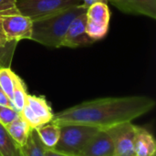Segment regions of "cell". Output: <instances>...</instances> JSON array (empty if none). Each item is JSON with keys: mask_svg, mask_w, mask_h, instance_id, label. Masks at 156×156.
Here are the masks:
<instances>
[{"mask_svg": "<svg viewBox=\"0 0 156 156\" xmlns=\"http://www.w3.org/2000/svg\"><path fill=\"white\" fill-rule=\"evenodd\" d=\"M155 101L148 96L105 97L83 101L54 113L51 122L58 125H86L107 131L117 125L133 122L150 112Z\"/></svg>", "mask_w": 156, "mask_h": 156, "instance_id": "1", "label": "cell"}, {"mask_svg": "<svg viewBox=\"0 0 156 156\" xmlns=\"http://www.w3.org/2000/svg\"><path fill=\"white\" fill-rule=\"evenodd\" d=\"M87 8L84 4L74 5L33 21L30 40L46 47L60 48L71 22Z\"/></svg>", "mask_w": 156, "mask_h": 156, "instance_id": "2", "label": "cell"}, {"mask_svg": "<svg viewBox=\"0 0 156 156\" xmlns=\"http://www.w3.org/2000/svg\"><path fill=\"white\" fill-rule=\"evenodd\" d=\"M100 130L86 125L60 126L59 139L57 144L50 148L53 151L68 156H78L88 142Z\"/></svg>", "mask_w": 156, "mask_h": 156, "instance_id": "3", "label": "cell"}, {"mask_svg": "<svg viewBox=\"0 0 156 156\" xmlns=\"http://www.w3.org/2000/svg\"><path fill=\"white\" fill-rule=\"evenodd\" d=\"M16 3L19 14L29 17L32 21L83 4L80 0H16Z\"/></svg>", "mask_w": 156, "mask_h": 156, "instance_id": "4", "label": "cell"}, {"mask_svg": "<svg viewBox=\"0 0 156 156\" xmlns=\"http://www.w3.org/2000/svg\"><path fill=\"white\" fill-rule=\"evenodd\" d=\"M19 114L32 130L51 122L54 115L50 105L44 96L30 94H27L26 105Z\"/></svg>", "mask_w": 156, "mask_h": 156, "instance_id": "5", "label": "cell"}, {"mask_svg": "<svg viewBox=\"0 0 156 156\" xmlns=\"http://www.w3.org/2000/svg\"><path fill=\"white\" fill-rule=\"evenodd\" d=\"M86 33L93 40L103 38L108 32L110 24V10L105 2H98L87 8Z\"/></svg>", "mask_w": 156, "mask_h": 156, "instance_id": "6", "label": "cell"}, {"mask_svg": "<svg viewBox=\"0 0 156 156\" xmlns=\"http://www.w3.org/2000/svg\"><path fill=\"white\" fill-rule=\"evenodd\" d=\"M135 128L133 122H126L106 131L113 144V156H135Z\"/></svg>", "mask_w": 156, "mask_h": 156, "instance_id": "7", "label": "cell"}, {"mask_svg": "<svg viewBox=\"0 0 156 156\" xmlns=\"http://www.w3.org/2000/svg\"><path fill=\"white\" fill-rule=\"evenodd\" d=\"M0 23L7 41H20L30 39L33 21L21 14L0 16Z\"/></svg>", "mask_w": 156, "mask_h": 156, "instance_id": "8", "label": "cell"}, {"mask_svg": "<svg viewBox=\"0 0 156 156\" xmlns=\"http://www.w3.org/2000/svg\"><path fill=\"white\" fill-rule=\"evenodd\" d=\"M87 16L86 12L78 16L70 24L64 38L61 47L78 48L83 45H89L94 42L86 33Z\"/></svg>", "mask_w": 156, "mask_h": 156, "instance_id": "9", "label": "cell"}, {"mask_svg": "<svg viewBox=\"0 0 156 156\" xmlns=\"http://www.w3.org/2000/svg\"><path fill=\"white\" fill-rule=\"evenodd\" d=\"M120 11L156 18V0H107Z\"/></svg>", "mask_w": 156, "mask_h": 156, "instance_id": "10", "label": "cell"}, {"mask_svg": "<svg viewBox=\"0 0 156 156\" xmlns=\"http://www.w3.org/2000/svg\"><path fill=\"white\" fill-rule=\"evenodd\" d=\"M78 156H113V144L108 133L100 130Z\"/></svg>", "mask_w": 156, "mask_h": 156, "instance_id": "11", "label": "cell"}, {"mask_svg": "<svg viewBox=\"0 0 156 156\" xmlns=\"http://www.w3.org/2000/svg\"><path fill=\"white\" fill-rule=\"evenodd\" d=\"M135 156H155L156 142L154 135L146 129L136 125L134 134Z\"/></svg>", "mask_w": 156, "mask_h": 156, "instance_id": "12", "label": "cell"}, {"mask_svg": "<svg viewBox=\"0 0 156 156\" xmlns=\"http://www.w3.org/2000/svg\"><path fill=\"white\" fill-rule=\"evenodd\" d=\"M5 129L18 148H21L26 144V143L29 137V134L32 131L30 126L20 116V114Z\"/></svg>", "mask_w": 156, "mask_h": 156, "instance_id": "13", "label": "cell"}, {"mask_svg": "<svg viewBox=\"0 0 156 156\" xmlns=\"http://www.w3.org/2000/svg\"><path fill=\"white\" fill-rule=\"evenodd\" d=\"M35 130L40 141L47 148H53L57 144L59 139L60 126L53 122H48L47 124L37 127Z\"/></svg>", "mask_w": 156, "mask_h": 156, "instance_id": "14", "label": "cell"}, {"mask_svg": "<svg viewBox=\"0 0 156 156\" xmlns=\"http://www.w3.org/2000/svg\"><path fill=\"white\" fill-rule=\"evenodd\" d=\"M46 148L34 129L31 131L26 144L19 149L22 156H45Z\"/></svg>", "mask_w": 156, "mask_h": 156, "instance_id": "15", "label": "cell"}, {"mask_svg": "<svg viewBox=\"0 0 156 156\" xmlns=\"http://www.w3.org/2000/svg\"><path fill=\"white\" fill-rule=\"evenodd\" d=\"M27 92L26 89V85L24 81L20 79V77L16 76L14 90H13V97H12V103L14 106V109L20 113V112L23 110L24 106L27 102Z\"/></svg>", "mask_w": 156, "mask_h": 156, "instance_id": "16", "label": "cell"}, {"mask_svg": "<svg viewBox=\"0 0 156 156\" xmlns=\"http://www.w3.org/2000/svg\"><path fill=\"white\" fill-rule=\"evenodd\" d=\"M16 76L17 75L10 68L0 69V88L4 90V92L11 101L13 97V90Z\"/></svg>", "mask_w": 156, "mask_h": 156, "instance_id": "17", "label": "cell"}, {"mask_svg": "<svg viewBox=\"0 0 156 156\" xmlns=\"http://www.w3.org/2000/svg\"><path fill=\"white\" fill-rule=\"evenodd\" d=\"M17 149L6 129L0 124V156H14Z\"/></svg>", "mask_w": 156, "mask_h": 156, "instance_id": "18", "label": "cell"}, {"mask_svg": "<svg viewBox=\"0 0 156 156\" xmlns=\"http://www.w3.org/2000/svg\"><path fill=\"white\" fill-rule=\"evenodd\" d=\"M16 46L17 41H9L5 46L0 48V69L10 68Z\"/></svg>", "mask_w": 156, "mask_h": 156, "instance_id": "19", "label": "cell"}, {"mask_svg": "<svg viewBox=\"0 0 156 156\" xmlns=\"http://www.w3.org/2000/svg\"><path fill=\"white\" fill-rule=\"evenodd\" d=\"M19 116V112H17L15 109L0 106V124L6 128L11 122H13Z\"/></svg>", "mask_w": 156, "mask_h": 156, "instance_id": "20", "label": "cell"}, {"mask_svg": "<svg viewBox=\"0 0 156 156\" xmlns=\"http://www.w3.org/2000/svg\"><path fill=\"white\" fill-rule=\"evenodd\" d=\"M19 14L16 0H0V16Z\"/></svg>", "mask_w": 156, "mask_h": 156, "instance_id": "21", "label": "cell"}, {"mask_svg": "<svg viewBox=\"0 0 156 156\" xmlns=\"http://www.w3.org/2000/svg\"><path fill=\"white\" fill-rule=\"evenodd\" d=\"M0 106L9 107V108L14 109L12 101L7 97V95L4 92V90L1 88H0Z\"/></svg>", "mask_w": 156, "mask_h": 156, "instance_id": "22", "label": "cell"}, {"mask_svg": "<svg viewBox=\"0 0 156 156\" xmlns=\"http://www.w3.org/2000/svg\"><path fill=\"white\" fill-rule=\"evenodd\" d=\"M7 42H9V41H7L6 37H5V35L4 33V30L2 28V25L0 23V48L5 46Z\"/></svg>", "mask_w": 156, "mask_h": 156, "instance_id": "23", "label": "cell"}, {"mask_svg": "<svg viewBox=\"0 0 156 156\" xmlns=\"http://www.w3.org/2000/svg\"><path fill=\"white\" fill-rule=\"evenodd\" d=\"M45 156H68L59 153H57L55 151H53L52 149L49 148H46V153H45Z\"/></svg>", "mask_w": 156, "mask_h": 156, "instance_id": "24", "label": "cell"}, {"mask_svg": "<svg viewBox=\"0 0 156 156\" xmlns=\"http://www.w3.org/2000/svg\"><path fill=\"white\" fill-rule=\"evenodd\" d=\"M80 1H82V3L86 5V6H90L91 5H93V4H95V3H98V2H105L106 3V1L107 0H80Z\"/></svg>", "mask_w": 156, "mask_h": 156, "instance_id": "25", "label": "cell"}, {"mask_svg": "<svg viewBox=\"0 0 156 156\" xmlns=\"http://www.w3.org/2000/svg\"><path fill=\"white\" fill-rule=\"evenodd\" d=\"M14 156H22V154H21V152H20V149H19V148L17 149L16 153L15 154V155Z\"/></svg>", "mask_w": 156, "mask_h": 156, "instance_id": "26", "label": "cell"}]
</instances>
